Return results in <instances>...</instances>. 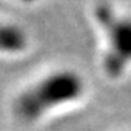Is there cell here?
<instances>
[{
    "label": "cell",
    "instance_id": "7a4b0ae2",
    "mask_svg": "<svg viewBox=\"0 0 131 131\" xmlns=\"http://www.w3.org/2000/svg\"><path fill=\"white\" fill-rule=\"evenodd\" d=\"M96 19L106 31L109 41L105 69L111 76H118L131 60V19H117L105 6L96 9Z\"/></svg>",
    "mask_w": 131,
    "mask_h": 131
},
{
    "label": "cell",
    "instance_id": "277c9868",
    "mask_svg": "<svg viewBox=\"0 0 131 131\" xmlns=\"http://www.w3.org/2000/svg\"><path fill=\"white\" fill-rule=\"evenodd\" d=\"M19 2H22V3H35L38 0H19Z\"/></svg>",
    "mask_w": 131,
    "mask_h": 131
},
{
    "label": "cell",
    "instance_id": "3957f363",
    "mask_svg": "<svg viewBox=\"0 0 131 131\" xmlns=\"http://www.w3.org/2000/svg\"><path fill=\"white\" fill-rule=\"evenodd\" d=\"M29 47V37L24 28L0 20V54H20Z\"/></svg>",
    "mask_w": 131,
    "mask_h": 131
},
{
    "label": "cell",
    "instance_id": "6da1fadb",
    "mask_svg": "<svg viewBox=\"0 0 131 131\" xmlns=\"http://www.w3.org/2000/svg\"><path fill=\"white\" fill-rule=\"evenodd\" d=\"M84 93V82L73 70H57L37 80L15 99V115L32 124L51 111L73 103Z\"/></svg>",
    "mask_w": 131,
    "mask_h": 131
}]
</instances>
